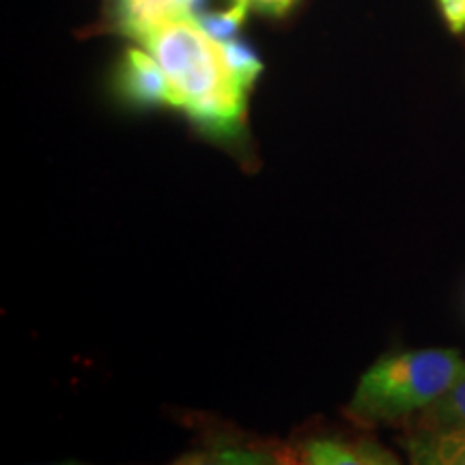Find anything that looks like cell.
Segmentation results:
<instances>
[{
  "label": "cell",
  "mask_w": 465,
  "mask_h": 465,
  "mask_svg": "<svg viewBox=\"0 0 465 465\" xmlns=\"http://www.w3.org/2000/svg\"><path fill=\"white\" fill-rule=\"evenodd\" d=\"M168 75L173 108L183 110L201 130L232 138L242 130L250 89L232 74L223 42L196 15L173 17L136 37Z\"/></svg>",
  "instance_id": "6da1fadb"
},
{
  "label": "cell",
  "mask_w": 465,
  "mask_h": 465,
  "mask_svg": "<svg viewBox=\"0 0 465 465\" xmlns=\"http://www.w3.org/2000/svg\"><path fill=\"white\" fill-rule=\"evenodd\" d=\"M465 375V360L452 349H416L383 356L360 377L349 403L364 424L414 418Z\"/></svg>",
  "instance_id": "7a4b0ae2"
},
{
  "label": "cell",
  "mask_w": 465,
  "mask_h": 465,
  "mask_svg": "<svg viewBox=\"0 0 465 465\" xmlns=\"http://www.w3.org/2000/svg\"><path fill=\"white\" fill-rule=\"evenodd\" d=\"M119 89L138 106H173V89L160 63L147 50L125 52L119 72Z\"/></svg>",
  "instance_id": "3957f363"
},
{
  "label": "cell",
  "mask_w": 465,
  "mask_h": 465,
  "mask_svg": "<svg viewBox=\"0 0 465 465\" xmlns=\"http://www.w3.org/2000/svg\"><path fill=\"white\" fill-rule=\"evenodd\" d=\"M311 465H401L373 441L311 440L302 446Z\"/></svg>",
  "instance_id": "277c9868"
},
{
  "label": "cell",
  "mask_w": 465,
  "mask_h": 465,
  "mask_svg": "<svg viewBox=\"0 0 465 465\" xmlns=\"http://www.w3.org/2000/svg\"><path fill=\"white\" fill-rule=\"evenodd\" d=\"M405 450L411 465H465V429L411 431Z\"/></svg>",
  "instance_id": "5b68a950"
},
{
  "label": "cell",
  "mask_w": 465,
  "mask_h": 465,
  "mask_svg": "<svg viewBox=\"0 0 465 465\" xmlns=\"http://www.w3.org/2000/svg\"><path fill=\"white\" fill-rule=\"evenodd\" d=\"M185 15L190 14L179 0H121L116 3V25L127 37L134 39L151 26Z\"/></svg>",
  "instance_id": "8992f818"
},
{
  "label": "cell",
  "mask_w": 465,
  "mask_h": 465,
  "mask_svg": "<svg viewBox=\"0 0 465 465\" xmlns=\"http://www.w3.org/2000/svg\"><path fill=\"white\" fill-rule=\"evenodd\" d=\"M457 429H465V375L427 410L414 416V431H457Z\"/></svg>",
  "instance_id": "52a82bcc"
},
{
  "label": "cell",
  "mask_w": 465,
  "mask_h": 465,
  "mask_svg": "<svg viewBox=\"0 0 465 465\" xmlns=\"http://www.w3.org/2000/svg\"><path fill=\"white\" fill-rule=\"evenodd\" d=\"M171 465H281L276 455L252 449H213L179 457Z\"/></svg>",
  "instance_id": "ba28073f"
},
{
  "label": "cell",
  "mask_w": 465,
  "mask_h": 465,
  "mask_svg": "<svg viewBox=\"0 0 465 465\" xmlns=\"http://www.w3.org/2000/svg\"><path fill=\"white\" fill-rule=\"evenodd\" d=\"M248 5L246 3H235L232 7L226 11H220V14H196V20L199 25L205 28L207 35H212L218 42H229V39L235 37L237 28L243 25L248 15Z\"/></svg>",
  "instance_id": "9c48e42d"
},
{
  "label": "cell",
  "mask_w": 465,
  "mask_h": 465,
  "mask_svg": "<svg viewBox=\"0 0 465 465\" xmlns=\"http://www.w3.org/2000/svg\"><path fill=\"white\" fill-rule=\"evenodd\" d=\"M223 50H224L226 61H229V65L232 69V74H235L237 78L248 86V89H252L254 80H257L259 74L263 72V65H261L257 54H254L248 45L237 42V39L223 42Z\"/></svg>",
  "instance_id": "30bf717a"
},
{
  "label": "cell",
  "mask_w": 465,
  "mask_h": 465,
  "mask_svg": "<svg viewBox=\"0 0 465 465\" xmlns=\"http://www.w3.org/2000/svg\"><path fill=\"white\" fill-rule=\"evenodd\" d=\"M446 25L455 35L465 33V0H438Z\"/></svg>",
  "instance_id": "8fae6325"
},
{
  "label": "cell",
  "mask_w": 465,
  "mask_h": 465,
  "mask_svg": "<svg viewBox=\"0 0 465 465\" xmlns=\"http://www.w3.org/2000/svg\"><path fill=\"white\" fill-rule=\"evenodd\" d=\"M235 3H246L250 9L263 11L270 15H282L287 14L295 0H235Z\"/></svg>",
  "instance_id": "7c38bea8"
},
{
  "label": "cell",
  "mask_w": 465,
  "mask_h": 465,
  "mask_svg": "<svg viewBox=\"0 0 465 465\" xmlns=\"http://www.w3.org/2000/svg\"><path fill=\"white\" fill-rule=\"evenodd\" d=\"M278 461L281 465H311L306 461L304 452H293V450H282V452H276Z\"/></svg>",
  "instance_id": "4fadbf2b"
},
{
  "label": "cell",
  "mask_w": 465,
  "mask_h": 465,
  "mask_svg": "<svg viewBox=\"0 0 465 465\" xmlns=\"http://www.w3.org/2000/svg\"><path fill=\"white\" fill-rule=\"evenodd\" d=\"M182 3V7L188 11L190 15H196V9H199V5L203 3V0H179Z\"/></svg>",
  "instance_id": "5bb4252c"
},
{
  "label": "cell",
  "mask_w": 465,
  "mask_h": 465,
  "mask_svg": "<svg viewBox=\"0 0 465 465\" xmlns=\"http://www.w3.org/2000/svg\"><path fill=\"white\" fill-rule=\"evenodd\" d=\"M54 465H84V463H74V461H67V463H54Z\"/></svg>",
  "instance_id": "9a60e30c"
},
{
  "label": "cell",
  "mask_w": 465,
  "mask_h": 465,
  "mask_svg": "<svg viewBox=\"0 0 465 465\" xmlns=\"http://www.w3.org/2000/svg\"><path fill=\"white\" fill-rule=\"evenodd\" d=\"M116 3H121V0H114V5H116Z\"/></svg>",
  "instance_id": "2e32d148"
}]
</instances>
